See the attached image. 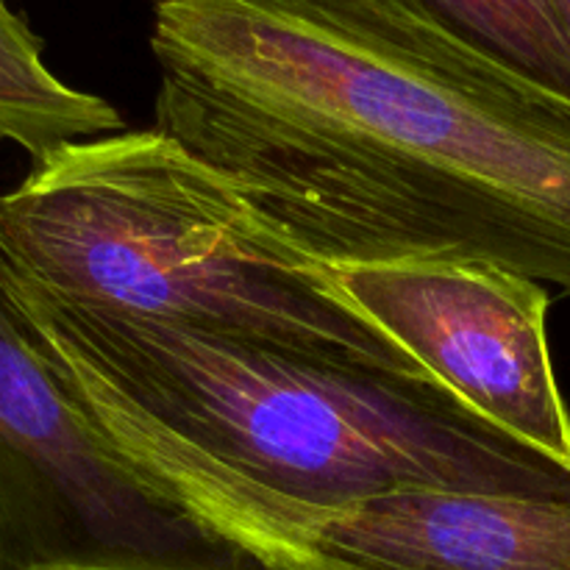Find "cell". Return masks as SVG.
<instances>
[{
    "mask_svg": "<svg viewBox=\"0 0 570 570\" xmlns=\"http://www.w3.org/2000/svg\"><path fill=\"white\" fill-rule=\"evenodd\" d=\"M150 53L156 128L323 265L570 295V100L423 0H156Z\"/></svg>",
    "mask_w": 570,
    "mask_h": 570,
    "instance_id": "1",
    "label": "cell"
},
{
    "mask_svg": "<svg viewBox=\"0 0 570 570\" xmlns=\"http://www.w3.org/2000/svg\"><path fill=\"white\" fill-rule=\"evenodd\" d=\"M0 304L134 471L267 570L295 523L379 495L570 493L434 376L89 309L3 250Z\"/></svg>",
    "mask_w": 570,
    "mask_h": 570,
    "instance_id": "2",
    "label": "cell"
},
{
    "mask_svg": "<svg viewBox=\"0 0 570 570\" xmlns=\"http://www.w3.org/2000/svg\"><path fill=\"white\" fill-rule=\"evenodd\" d=\"M0 250L72 304L429 376L337 276L159 128L61 145L0 195Z\"/></svg>",
    "mask_w": 570,
    "mask_h": 570,
    "instance_id": "3",
    "label": "cell"
},
{
    "mask_svg": "<svg viewBox=\"0 0 570 570\" xmlns=\"http://www.w3.org/2000/svg\"><path fill=\"white\" fill-rule=\"evenodd\" d=\"M0 482L26 570H267L134 471L3 304Z\"/></svg>",
    "mask_w": 570,
    "mask_h": 570,
    "instance_id": "4",
    "label": "cell"
},
{
    "mask_svg": "<svg viewBox=\"0 0 570 570\" xmlns=\"http://www.w3.org/2000/svg\"><path fill=\"white\" fill-rule=\"evenodd\" d=\"M345 298L429 376L523 443L570 465L546 284L490 262L332 267Z\"/></svg>",
    "mask_w": 570,
    "mask_h": 570,
    "instance_id": "5",
    "label": "cell"
},
{
    "mask_svg": "<svg viewBox=\"0 0 570 570\" xmlns=\"http://www.w3.org/2000/svg\"><path fill=\"white\" fill-rule=\"evenodd\" d=\"M271 570H570V493L379 495L295 523Z\"/></svg>",
    "mask_w": 570,
    "mask_h": 570,
    "instance_id": "6",
    "label": "cell"
},
{
    "mask_svg": "<svg viewBox=\"0 0 570 570\" xmlns=\"http://www.w3.org/2000/svg\"><path fill=\"white\" fill-rule=\"evenodd\" d=\"M42 50L31 26L0 0V139L39 161L61 145L126 128L109 100L61 81Z\"/></svg>",
    "mask_w": 570,
    "mask_h": 570,
    "instance_id": "7",
    "label": "cell"
},
{
    "mask_svg": "<svg viewBox=\"0 0 570 570\" xmlns=\"http://www.w3.org/2000/svg\"><path fill=\"white\" fill-rule=\"evenodd\" d=\"M456 33L570 100V42L549 0H423Z\"/></svg>",
    "mask_w": 570,
    "mask_h": 570,
    "instance_id": "8",
    "label": "cell"
},
{
    "mask_svg": "<svg viewBox=\"0 0 570 570\" xmlns=\"http://www.w3.org/2000/svg\"><path fill=\"white\" fill-rule=\"evenodd\" d=\"M551 11H554L557 22H560V28L566 31L568 42H570V0H549Z\"/></svg>",
    "mask_w": 570,
    "mask_h": 570,
    "instance_id": "9",
    "label": "cell"
}]
</instances>
